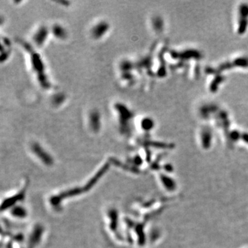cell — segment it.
Returning a JSON list of instances; mask_svg holds the SVG:
<instances>
[{
    "instance_id": "obj_1",
    "label": "cell",
    "mask_w": 248,
    "mask_h": 248,
    "mask_svg": "<svg viewBox=\"0 0 248 248\" xmlns=\"http://www.w3.org/2000/svg\"><path fill=\"white\" fill-rule=\"evenodd\" d=\"M107 29H108V26H106V24H100L95 28V30L93 31V34L95 35L96 37H101L104 35V33H103L101 31H103V32L105 31V32H106Z\"/></svg>"
}]
</instances>
